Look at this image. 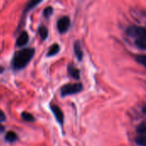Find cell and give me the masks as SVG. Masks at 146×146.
<instances>
[{
  "label": "cell",
  "mask_w": 146,
  "mask_h": 146,
  "mask_svg": "<svg viewBox=\"0 0 146 146\" xmlns=\"http://www.w3.org/2000/svg\"><path fill=\"white\" fill-rule=\"evenodd\" d=\"M40 3H42L41 0H37V1L32 0V1L27 2V3L26 4L24 9H23V11H22L21 16V19H20V21H19V25H18L17 29H16L17 31H19L20 29H21V28L24 27L25 21H26V19H27V13H28L30 10L33 9H34L38 4H39Z\"/></svg>",
  "instance_id": "obj_2"
},
{
  "label": "cell",
  "mask_w": 146,
  "mask_h": 146,
  "mask_svg": "<svg viewBox=\"0 0 146 146\" xmlns=\"http://www.w3.org/2000/svg\"><path fill=\"white\" fill-rule=\"evenodd\" d=\"M143 112H144L145 114H146V104L143 107Z\"/></svg>",
  "instance_id": "obj_22"
},
{
  "label": "cell",
  "mask_w": 146,
  "mask_h": 146,
  "mask_svg": "<svg viewBox=\"0 0 146 146\" xmlns=\"http://www.w3.org/2000/svg\"><path fill=\"white\" fill-rule=\"evenodd\" d=\"M135 44L137 47L142 50H146V37L138 38L135 40Z\"/></svg>",
  "instance_id": "obj_14"
},
{
  "label": "cell",
  "mask_w": 146,
  "mask_h": 146,
  "mask_svg": "<svg viewBox=\"0 0 146 146\" xmlns=\"http://www.w3.org/2000/svg\"><path fill=\"white\" fill-rule=\"evenodd\" d=\"M21 119H22L24 121H27V122H33V121H35V117H34V115H32V114L29 113V112H27V111L22 112V113L21 114Z\"/></svg>",
  "instance_id": "obj_13"
},
{
  "label": "cell",
  "mask_w": 146,
  "mask_h": 146,
  "mask_svg": "<svg viewBox=\"0 0 146 146\" xmlns=\"http://www.w3.org/2000/svg\"><path fill=\"white\" fill-rule=\"evenodd\" d=\"M70 25H71V21H70L69 17L66 15L62 16L59 18L57 21V23H56L57 30L60 33H65L69 29Z\"/></svg>",
  "instance_id": "obj_4"
},
{
  "label": "cell",
  "mask_w": 146,
  "mask_h": 146,
  "mask_svg": "<svg viewBox=\"0 0 146 146\" xmlns=\"http://www.w3.org/2000/svg\"><path fill=\"white\" fill-rule=\"evenodd\" d=\"M50 110H51V112L53 113V115H54V116H55L56 121H57L61 126H62V125H63V122H64V115H63L62 110L60 109L59 106H57V105H56V104H51L50 105Z\"/></svg>",
  "instance_id": "obj_6"
},
{
  "label": "cell",
  "mask_w": 146,
  "mask_h": 146,
  "mask_svg": "<svg viewBox=\"0 0 146 146\" xmlns=\"http://www.w3.org/2000/svg\"><path fill=\"white\" fill-rule=\"evenodd\" d=\"M137 145L140 146H146V136H139L135 139Z\"/></svg>",
  "instance_id": "obj_17"
},
{
  "label": "cell",
  "mask_w": 146,
  "mask_h": 146,
  "mask_svg": "<svg viewBox=\"0 0 146 146\" xmlns=\"http://www.w3.org/2000/svg\"><path fill=\"white\" fill-rule=\"evenodd\" d=\"M137 133L140 134H145L146 133V122L141 123L138 127H137Z\"/></svg>",
  "instance_id": "obj_18"
},
{
  "label": "cell",
  "mask_w": 146,
  "mask_h": 146,
  "mask_svg": "<svg viewBox=\"0 0 146 146\" xmlns=\"http://www.w3.org/2000/svg\"><path fill=\"white\" fill-rule=\"evenodd\" d=\"M35 49L33 47L22 48L16 50L11 60V68L14 71H20L24 69L33 58Z\"/></svg>",
  "instance_id": "obj_1"
},
{
  "label": "cell",
  "mask_w": 146,
  "mask_h": 146,
  "mask_svg": "<svg viewBox=\"0 0 146 146\" xmlns=\"http://www.w3.org/2000/svg\"><path fill=\"white\" fill-rule=\"evenodd\" d=\"M82 89H83V86L81 83L67 84L61 88V95H62V97L74 95V94H76V93L81 92Z\"/></svg>",
  "instance_id": "obj_3"
},
{
  "label": "cell",
  "mask_w": 146,
  "mask_h": 146,
  "mask_svg": "<svg viewBox=\"0 0 146 146\" xmlns=\"http://www.w3.org/2000/svg\"><path fill=\"white\" fill-rule=\"evenodd\" d=\"M5 121H6V115H5L4 112H3V110H0V124H1L2 122Z\"/></svg>",
  "instance_id": "obj_19"
},
{
  "label": "cell",
  "mask_w": 146,
  "mask_h": 146,
  "mask_svg": "<svg viewBox=\"0 0 146 146\" xmlns=\"http://www.w3.org/2000/svg\"><path fill=\"white\" fill-rule=\"evenodd\" d=\"M29 42V34L27 31L23 30L21 31L15 41V46L18 48H22L24 46H26Z\"/></svg>",
  "instance_id": "obj_7"
},
{
  "label": "cell",
  "mask_w": 146,
  "mask_h": 146,
  "mask_svg": "<svg viewBox=\"0 0 146 146\" xmlns=\"http://www.w3.org/2000/svg\"><path fill=\"white\" fill-rule=\"evenodd\" d=\"M53 11H54V9H53V8H52L51 6L46 7V8L44 9V11H43V15H44V18H50V17L52 15Z\"/></svg>",
  "instance_id": "obj_15"
},
{
  "label": "cell",
  "mask_w": 146,
  "mask_h": 146,
  "mask_svg": "<svg viewBox=\"0 0 146 146\" xmlns=\"http://www.w3.org/2000/svg\"><path fill=\"white\" fill-rule=\"evenodd\" d=\"M3 71H4V68H3V67H1V66H0V74H2Z\"/></svg>",
  "instance_id": "obj_21"
},
{
  "label": "cell",
  "mask_w": 146,
  "mask_h": 146,
  "mask_svg": "<svg viewBox=\"0 0 146 146\" xmlns=\"http://www.w3.org/2000/svg\"><path fill=\"white\" fill-rule=\"evenodd\" d=\"M74 50L75 56L78 58V60L79 61H81L82 58H83V50L81 49L80 43L79 41H76L74 43Z\"/></svg>",
  "instance_id": "obj_11"
},
{
  "label": "cell",
  "mask_w": 146,
  "mask_h": 146,
  "mask_svg": "<svg viewBox=\"0 0 146 146\" xmlns=\"http://www.w3.org/2000/svg\"><path fill=\"white\" fill-rule=\"evenodd\" d=\"M127 33L129 36L138 38L146 37V28L141 27H129L127 30Z\"/></svg>",
  "instance_id": "obj_5"
},
{
  "label": "cell",
  "mask_w": 146,
  "mask_h": 146,
  "mask_svg": "<svg viewBox=\"0 0 146 146\" xmlns=\"http://www.w3.org/2000/svg\"><path fill=\"white\" fill-rule=\"evenodd\" d=\"M4 132H5V127L2 124H0V134L4 133Z\"/></svg>",
  "instance_id": "obj_20"
},
{
  "label": "cell",
  "mask_w": 146,
  "mask_h": 146,
  "mask_svg": "<svg viewBox=\"0 0 146 146\" xmlns=\"http://www.w3.org/2000/svg\"><path fill=\"white\" fill-rule=\"evenodd\" d=\"M68 73L74 80L80 79V70L78 68H76L73 64H69L68 66Z\"/></svg>",
  "instance_id": "obj_9"
},
{
  "label": "cell",
  "mask_w": 146,
  "mask_h": 146,
  "mask_svg": "<svg viewBox=\"0 0 146 146\" xmlns=\"http://www.w3.org/2000/svg\"><path fill=\"white\" fill-rule=\"evenodd\" d=\"M38 33L39 35V38L42 41H44L49 35V31L47 29V27L44 25H40L38 27Z\"/></svg>",
  "instance_id": "obj_8"
},
{
  "label": "cell",
  "mask_w": 146,
  "mask_h": 146,
  "mask_svg": "<svg viewBox=\"0 0 146 146\" xmlns=\"http://www.w3.org/2000/svg\"><path fill=\"white\" fill-rule=\"evenodd\" d=\"M135 58H136V61L139 64L143 65L145 68H146V56H145V55H139Z\"/></svg>",
  "instance_id": "obj_16"
},
{
  "label": "cell",
  "mask_w": 146,
  "mask_h": 146,
  "mask_svg": "<svg viewBox=\"0 0 146 146\" xmlns=\"http://www.w3.org/2000/svg\"><path fill=\"white\" fill-rule=\"evenodd\" d=\"M4 139L6 142L12 144V143H15L18 140V135L14 131H9L6 133Z\"/></svg>",
  "instance_id": "obj_10"
},
{
  "label": "cell",
  "mask_w": 146,
  "mask_h": 146,
  "mask_svg": "<svg viewBox=\"0 0 146 146\" xmlns=\"http://www.w3.org/2000/svg\"><path fill=\"white\" fill-rule=\"evenodd\" d=\"M60 51V46L58 44H53L52 45H50V47L49 48V50L46 54V56L48 57H50V56H56L57 53H59Z\"/></svg>",
  "instance_id": "obj_12"
}]
</instances>
